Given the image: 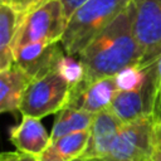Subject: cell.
Here are the masks:
<instances>
[{"label":"cell","mask_w":161,"mask_h":161,"mask_svg":"<svg viewBox=\"0 0 161 161\" xmlns=\"http://www.w3.org/2000/svg\"><path fill=\"white\" fill-rule=\"evenodd\" d=\"M78 58L84 75L79 83L70 87L74 89L114 77L122 69L141 63L142 52L133 33V1L78 54Z\"/></svg>","instance_id":"cell-1"},{"label":"cell","mask_w":161,"mask_h":161,"mask_svg":"<svg viewBox=\"0 0 161 161\" xmlns=\"http://www.w3.org/2000/svg\"><path fill=\"white\" fill-rule=\"evenodd\" d=\"M133 0H87L69 18L60 40L65 54L78 55Z\"/></svg>","instance_id":"cell-2"},{"label":"cell","mask_w":161,"mask_h":161,"mask_svg":"<svg viewBox=\"0 0 161 161\" xmlns=\"http://www.w3.org/2000/svg\"><path fill=\"white\" fill-rule=\"evenodd\" d=\"M68 19L60 0H47L25 15L18 33L14 50L30 44L59 43L67 29Z\"/></svg>","instance_id":"cell-3"},{"label":"cell","mask_w":161,"mask_h":161,"mask_svg":"<svg viewBox=\"0 0 161 161\" xmlns=\"http://www.w3.org/2000/svg\"><path fill=\"white\" fill-rule=\"evenodd\" d=\"M70 84L55 69L48 74L30 80L21 103V116L43 118L52 113H58L65 107L69 97Z\"/></svg>","instance_id":"cell-4"},{"label":"cell","mask_w":161,"mask_h":161,"mask_svg":"<svg viewBox=\"0 0 161 161\" xmlns=\"http://www.w3.org/2000/svg\"><path fill=\"white\" fill-rule=\"evenodd\" d=\"M155 146L153 117H143L122 125L104 160L148 161Z\"/></svg>","instance_id":"cell-5"},{"label":"cell","mask_w":161,"mask_h":161,"mask_svg":"<svg viewBox=\"0 0 161 161\" xmlns=\"http://www.w3.org/2000/svg\"><path fill=\"white\" fill-rule=\"evenodd\" d=\"M133 33L147 68L161 55V0H133Z\"/></svg>","instance_id":"cell-6"},{"label":"cell","mask_w":161,"mask_h":161,"mask_svg":"<svg viewBox=\"0 0 161 161\" xmlns=\"http://www.w3.org/2000/svg\"><path fill=\"white\" fill-rule=\"evenodd\" d=\"M155 99V65L151 64L147 68L145 83L133 91H118L109 109L122 123H128L143 117H153Z\"/></svg>","instance_id":"cell-7"},{"label":"cell","mask_w":161,"mask_h":161,"mask_svg":"<svg viewBox=\"0 0 161 161\" xmlns=\"http://www.w3.org/2000/svg\"><path fill=\"white\" fill-rule=\"evenodd\" d=\"M64 54L63 47L58 43H30L14 50V60L33 80L55 70Z\"/></svg>","instance_id":"cell-8"},{"label":"cell","mask_w":161,"mask_h":161,"mask_svg":"<svg viewBox=\"0 0 161 161\" xmlns=\"http://www.w3.org/2000/svg\"><path fill=\"white\" fill-rule=\"evenodd\" d=\"M117 92L114 77L98 79L82 89L70 88L65 107L97 114L109 108Z\"/></svg>","instance_id":"cell-9"},{"label":"cell","mask_w":161,"mask_h":161,"mask_svg":"<svg viewBox=\"0 0 161 161\" xmlns=\"http://www.w3.org/2000/svg\"><path fill=\"white\" fill-rule=\"evenodd\" d=\"M122 125L123 123L112 113L109 108L94 114L92 126L89 128V141L82 156L91 158H104L108 155Z\"/></svg>","instance_id":"cell-10"},{"label":"cell","mask_w":161,"mask_h":161,"mask_svg":"<svg viewBox=\"0 0 161 161\" xmlns=\"http://www.w3.org/2000/svg\"><path fill=\"white\" fill-rule=\"evenodd\" d=\"M10 141L18 151L39 156L52 142L40 118L23 116L19 125L10 130Z\"/></svg>","instance_id":"cell-11"},{"label":"cell","mask_w":161,"mask_h":161,"mask_svg":"<svg viewBox=\"0 0 161 161\" xmlns=\"http://www.w3.org/2000/svg\"><path fill=\"white\" fill-rule=\"evenodd\" d=\"M30 77L18 65L13 64L5 70H0V112L16 114Z\"/></svg>","instance_id":"cell-12"},{"label":"cell","mask_w":161,"mask_h":161,"mask_svg":"<svg viewBox=\"0 0 161 161\" xmlns=\"http://www.w3.org/2000/svg\"><path fill=\"white\" fill-rule=\"evenodd\" d=\"M25 15L6 3H0V70L10 68L14 60V45Z\"/></svg>","instance_id":"cell-13"},{"label":"cell","mask_w":161,"mask_h":161,"mask_svg":"<svg viewBox=\"0 0 161 161\" xmlns=\"http://www.w3.org/2000/svg\"><path fill=\"white\" fill-rule=\"evenodd\" d=\"M89 135V130H86L52 141L38 156V161H72L82 156L87 148Z\"/></svg>","instance_id":"cell-14"},{"label":"cell","mask_w":161,"mask_h":161,"mask_svg":"<svg viewBox=\"0 0 161 161\" xmlns=\"http://www.w3.org/2000/svg\"><path fill=\"white\" fill-rule=\"evenodd\" d=\"M94 114L82 111V109H74V108H62L55 117L50 138L52 141L60 138L65 135H70L74 132H80L89 130L93 122Z\"/></svg>","instance_id":"cell-15"},{"label":"cell","mask_w":161,"mask_h":161,"mask_svg":"<svg viewBox=\"0 0 161 161\" xmlns=\"http://www.w3.org/2000/svg\"><path fill=\"white\" fill-rule=\"evenodd\" d=\"M148 68V67H147ZM147 68L140 64L130 65L114 75L118 91H133L140 88L147 78Z\"/></svg>","instance_id":"cell-16"},{"label":"cell","mask_w":161,"mask_h":161,"mask_svg":"<svg viewBox=\"0 0 161 161\" xmlns=\"http://www.w3.org/2000/svg\"><path fill=\"white\" fill-rule=\"evenodd\" d=\"M57 70L70 84V87L79 83L84 75V68L79 58L75 59L74 55H69V54H64L60 58L57 65Z\"/></svg>","instance_id":"cell-17"},{"label":"cell","mask_w":161,"mask_h":161,"mask_svg":"<svg viewBox=\"0 0 161 161\" xmlns=\"http://www.w3.org/2000/svg\"><path fill=\"white\" fill-rule=\"evenodd\" d=\"M1 1L6 3L8 5L14 8L16 11L21 13L23 15H26L30 11L35 10L38 6H40L47 0H1Z\"/></svg>","instance_id":"cell-18"},{"label":"cell","mask_w":161,"mask_h":161,"mask_svg":"<svg viewBox=\"0 0 161 161\" xmlns=\"http://www.w3.org/2000/svg\"><path fill=\"white\" fill-rule=\"evenodd\" d=\"M153 65H155V86H156V99H155L153 119H157L161 114V55L153 63Z\"/></svg>","instance_id":"cell-19"},{"label":"cell","mask_w":161,"mask_h":161,"mask_svg":"<svg viewBox=\"0 0 161 161\" xmlns=\"http://www.w3.org/2000/svg\"><path fill=\"white\" fill-rule=\"evenodd\" d=\"M0 161H38V157L21 151H9L0 155Z\"/></svg>","instance_id":"cell-20"},{"label":"cell","mask_w":161,"mask_h":161,"mask_svg":"<svg viewBox=\"0 0 161 161\" xmlns=\"http://www.w3.org/2000/svg\"><path fill=\"white\" fill-rule=\"evenodd\" d=\"M63 6H64V13H65V16L67 19L69 20V18L72 16V14L82 5L84 4L87 0H60Z\"/></svg>","instance_id":"cell-21"},{"label":"cell","mask_w":161,"mask_h":161,"mask_svg":"<svg viewBox=\"0 0 161 161\" xmlns=\"http://www.w3.org/2000/svg\"><path fill=\"white\" fill-rule=\"evenodd\" d=\"M153 137H155V143L161 145V121L153 119Z\"/></svg>","instance_id":"cell-22"},{"label":"cell","mask_w":161,"mask_h":161,"mask_svg":"<svg viewBox=\"0 0 161 161\" xmlns=\"http://www.w3.org/2000/svg\"><path fill=\"white\" fill-rule=\"evenodd\" d=\"M148 161H161V145H156Z\"/></svg>","instance_id":"cell-23"},{"label":"cell","mask_w":161,"mask_h":161,"mask_svg":"<svg viewBox=\"0 0 161 161\" xmlns=\"http://www.w3.org/2000/svg\"><path fill=\"white\" fill-rule=\"evenodd\" d=\"M72 161H102V158H91V157H86V156H79Z\"/></svg>","instance_id":"cell-24"},{"label":"cell","mask_w":161,"mask_h":161,"mask_svg":"<svg viewBox=\"0 0 161 161\" xmlns=\"http://www.w3.org/2000/svg\"><path fill=\"white\" fill-rule=\"evenodd\" d=\"M155 121H161V114H160V117H158L157 119H155Z\"/></svg>","instance_id":"cell-25"},{"label":"cell","mask_w":161,"mask_h":161,"mask_svg":"<svg viewBox=\"0 0 161 161\" xmlns=\"http://www.w3.org/2000/svg\"><path fill=\"white\" fill-rule=\"evenodd\" d=\"M102 161H107V160H104V158H102Z\"/></svg>","instance_id":"cell-26"}]
</instances>
